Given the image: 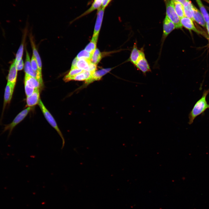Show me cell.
Here are the masks:
<instances>
[{
	"label": "cell",
	"mask_w": 209,
	"mask_h": 209,
	"mask_svg": "<svg viewBox=\"0 0 209 209\" xmlns=\"http://www.w3.org/2000/svg\"><path fill=\"white\" fill-rule=\"evenodd\" d=\"M42 85L36 79L25 74L24 80V86L36 89L39 88Z\"/></svg>",
	"instance_id": "5bb4252c"
},
{
	"label": "cell",
	"mask_w": 209,
	"mask_h": 209,
	"mask_svg": "<svg viewBox=\"0 0 209 209\" xmlns=\"http://www.w3.org/2000/svg\"><path fill=\"white\" fill-rule=\"evenodd\" d=\"M181 22L183 26L189 30H193L196 33H200V32L195 27L193 21L190 19L184 17L180 19Z\"/></svg>",
	"instance_id": "4fadbf2b"
},
{
	"label": "cell",
	"mask_w": 209,
	"mask_h": 209,
	"mask_svg": "<svg viewBox=\"0 0 209 209\" xmlns=\"http://www.w3.org/2000/svg\"><path fill=\"white\" fill-rule=\"evenodd\" d=\"M31 42L33 47V55L35 58L37 63L39 71L42 73V62L40 56L37 51L33 40L31 39Z\"/></svg>",
	"instance_id": "44dd1931"
},
{
	"label": "cell",
	"mask_w": 209,
	"mask_h": 209,
	"mask_svg": "<svg viewBox=\"0 0 209 209\" xmlns=\"http://www.w3.org/2000/svg\"><path fill=\"white\" fill-rule=\"evenodd\" d=\"M206 27L208 33L209 35V22L206 23Z\"/></svg>",
	"instance_id": "e575fe53"
},
{
	"label": "cell",
	"mask_w": 209,
	"mask_h": 209,
	"mask_svg": "<svg viewBox=\"0 0 209 209\" xmlns=\"http://www.w3.org/2000/svg\"><path fill=\"white\" fill-rule=\"evenodd\" d=\"M78 59L76 57L75 58L73 61L71 69H73L77 67V64Z\"/></svg>",
	"instance_id": "1f68e13d"
},
{
	"label": "cell",
	"mask_w": 209,
	"mask_h": 209,
	"mask_svg": "<svg viewBox=\"0 0 209 209\" xmlns=\"http://www.w3.org/2000/svg\"><path fill=\"white\" fill-rule=\"evenodd\" d=\"M102 54L99 50L96 48L92 55L90 61L93 63L97 65L100 61L102 58Z\"/></svg>",
	"instance_id": "cb8c5ba5"
},
{
	"label": "cell",
	"mask_w": 209,
	"mask_h": 209,
	"mask_svg": "<svg viewBox=\"0 0 209 209\" xmlns=\"http://www.w3.org/2000/svg\"><path fill=\"white\" fill-rule=\"evenodd\" d=\"M193 5L189 1L186 2L183 5L185 16L194 21L193 18Z\"/></svg>",
	"instance_id": "e0dca14e"
},
{
	"label": "cell",
	"mask_w": 209,
	"mask_h": 209,
	"mask_svg": "<svg viewBox=\"0 0 209 209\" xmlns=\"http://www.w3.org/2000/svg\"><path fill=\"white\" fill-rule=\"evenodd\" d=\"M25 74L36 79L42 84V74L34 71L32 68L29 55L27 51H26V59L24 66Z\"/></svg>",
	"instance_id": "5b68a950"
},
{
	"label": "cell",
	"mask_w": 209,
	"mask_h": 209,
	"mask_svg": "<svg viewBox=\"0 0 209 209\" xmlns=\"http://www.w3.org/2000/svg\"><path fill=\"white\" fill-rule=\"evenodd\" d=\"M208 2H209V0H208Z\"/></svg>",
	"instance_id": "d590c367"
},
{
	"label": "cell",
	"mask_w": 209,
	"mask_h": 209,
	"mask_svg": "<svg viewBox=\"0 0 209 209\" xmlns=\"http://www.w3.org/2000/svg\"><path fill=\"white\" fill-rule=\"evenodd\" d=\"M31 64L33 70L37 72L41 73L38 67L36 59L34 55H33L31 60Z\"/></svg>",
	"instance_id": "83f0119b"
},
{
	"label": "cell",
	"mask_w": 209,
	"mask_h": 209,
	"mask_svg": "<svg viewBox=\"0 0 209 209\" xmlns=\"http://www.w3.org/2000/svg\"><path fill=\"white\" fill-rule=\"evenodd\" d=\"M111 69V68L104 69L95 71L92 74L91 78L86 85H88L95 81L100 80L103 75L109 72Z\"/></svg>",
	"instance_id": "9a60e30c"
},
{
	"label": "cell",
	"mask_w": 209,
	"mask_h": 209,
	"mask_svg": "<svg viewBox=\"0 0 209 209\" xmlns=\"http://www.w3.org/2000/svg\"><path fill=\"white\" fill-rule=\"evenodd\" d=\"M38 105L47 121L50 125L57 131L61 137L62 140V145L61 149H62L65 145V140L61 132L57 126L55 120L46 108L40 99L39 100Z\"/></svg>",
	"instance_id": "3957f363"
},
{
	"label": "cell",
	"mask_w": 209,
	"mask_h": 209,
	"mask_svg": "<svg viewBox=\"0 0 209 209\" xmlns=\"http://www.w3.org/2000/svg\"><path fill=\"white\" fill-rule=\"evenodd\" d=\"M173 1L179 2L182 4L183 5L186 2L189 1L190 0H172Z\"/></svg>",
	"instance_id": "836d02e7"
},
{
	"label": "cell",
	"mask_w": 209,
	"mask_h": 209,
	"mask_svg": "<svg viewBox=\"0 0 209 209\" xmlns=\"http://www.w3.org/2000/svg\"><path fill=\"white\" fill-rule=\"evenodd\" d=\"M135 66L144 75H146L147 73L151 71L149 66L145 58V54L141 56Z\"/></svg>",
	"instance_id": "ba28073f"
},
{
	"label": "cell",
	"mask_w": 209,
	"mask_h": 209,
	"mask_svg": "<svg viewBox=\"0 0 209 209\" xmlns=\"http://www.w3.org/2000/svg\"><path fill=\"white\" fill-rule=\"evenodd\" d=\"M15 85L12 83L8 82L6 86L4 95V99L2 115L4 109L8 104L10 102L14 92Z\"/></svg>",
	"instance_id": "8992f818"
},
{
	"label": "cell",
	"mask_w": 209,
	"mask_h": 209,
	"mask_svg": "<svg viewBox=\"0 0 209 209\" xmlns=\"http://www.w3.org/2000/svg\"><path fill=\"white\" fill-rule=\"evenodd\" d=\"M36 89L25 86V89L27 96H29L32 95Z\"/></svg>",
	"instance_id": "f1b7e54d"
},
{
	"label": "cell",
	"mask_w": 209,
	"mask_h": 209,
	"mask_svg": "<svg viewBox=\"0 0 209 209\" xmlns=\"http://www.w3.org/2000/svg\"><path fill=\"white\" fill-rule=\"evenodd\" d=\"M39 88L36 89L33 94L27 96L26 103L29 107H32L38 104L39 101Z\"/></svg>",
	"instance_id": "7c38bea8"
},
{
	"label": "cell",
	"mask_w": 209,
	"mask_h": 209,
	"mask_svg": "<svg viewBox=\"0 0 209 209\" xmlns=\"http://www.w3.org/2000/svg\"><path fill=\"white\" fill-rule=\"evenodd\" d=\"M98 36L93 37L90 42L86 46L84 50L89 53L91 55L93 53L96 49Z\"/></svg>",
	"instance_id": "ac0fdd59"
},
{
	"label": "cell",
	"mask_w": 209,
	"mask_h": 209,
	"mask_svg": "<svg viewBox=\"0 0 209 209\" xmlns=\"http://www.w3.org/2000/svg\"><path fill=\"white\" fill-rule=\"evenodd\" d=\"M30 109L31 108L29 107L21 111L17 116L11 123L5 126L3 132V133L6 131H9V137L14 128L24 118Z\"/></svg>",
	"instance_id": "277c9868"
},
{
	"label": "cell",
	"mask_w": 209,
	"mask_h": 209,
	"mask_svg": "<svg viewBox=\"0 0 209 209\" xmlns=\"http://www.w3.org/2000/svg\"><path fill=\"white\" fill-rule=\"evenodd\" d=\"M83 71L77 67L71 69L68 73L65 76L64 80L65 81H69L70 78L81 73Z\"/></svg>",
	"instance_id": "d4e9b609"
},
{
	"label": "cell",
	"mask_w": 209,
	"mask_h": 209,
	"mask_svg": "<svg viewBox=\"0 0 209 209\" xmlns=\"http://www.w3.org/2000/svg\"><path fill=\"white\" fill-rule=\"evenodd\" d=\"M92 55L85 50L81 51L76 57L78 59H84L90 61Z\"/></svg>",
	"instance_id": "484cf974"
},
{
	"label": "cell",
	"mask_w": 209,
	"mask_h": 209,
	"mask_svg": "<svg viewBox=\"0 0 209 209\" xmlns=\"http://www.w3.org/2000/svg\"><path fill=\"white\" fill-rule=\"evenodd\" d=\"M176 28L174 24L166 16L163 22L162 42Z\"/></svg>",
	"instance_id": "52a82bcc"
},
{
	"label": "cell",
	"mask_w": 209,
	"mask_h": 209,
	"mask_svg": "<svg viewBox=\"0 0 209 209\" xmlns=\"http://www.w3.org/2000/svg\"><path fill=\"white\" fill-rule=\"evenodd\" d=\"M15 65L17 71L22 70L24 66L22 59H21L19 62L15 64Z\"/></svg>",
	"instance_id": "f546056e"
},
{
	"label": "cell",
	"mask_w": 209,
	"mask_h": 209,
	"mask_svg": "<svg viewBox=\"0 0 209 209\" xmlns=\"http://www.w3.org/2000/svg\"><path fill=\"white\" fill-rule=\"evenodd\" d=\"M209 93V89L204 91L201 98L197 101L188 115L189 125L192 124L195 118L203 113L206 110L209 109V104L208 103L206 98Z\"/></svg>",
	"instance_id": "6da1fadb"
},
{
	"label": "cell",
	"mask_w": 209,
	"mask_h": 209,
	"mask_svg": "<svg viewBox=\"0 0 209 209\" xmlns=\"http://www.w3.org/2000/svg\"><path fill=\"white\" fill-rule=\"evenodd\" d=\"M102 0H94L93 2L91 7L83 14L78 17L77 18L78 19L91 12L95 9L99 8L102 5Z\"/></svg>",
	"instance_id": "ffe728a7"
},
{
	"label": "cell",
	"mask_w": 209,
	"mask_h": 209,
	"mask_svg": "<svg viewBox=\"0 0 209 209\" xmlns=\"http://www.w3.org/2000/svg\"><path fill=\"white\" fill-rule=\"evenodd\" d=\"M166 16L174 24L176 28L182 29L180 18L175 10L172 0H165Z\"/></svg>",
	"instance_id": "7a4b0ae2"
},
{
	"label": "cell",
	"mask_w": 209,
	"mask_h": 209,
	"mask_svg": "<svg viewBox=\"0 0 209 209\" xmlns=\"http://www.w3.org/2000/svg\"><path fill=\"white\" fill-rule=\"evenodd\" d=\"M17 70L15 60L11 64L7 77L8 82L15 84L17 76Z\"/></svg>",
	"instance_id": "8fae6325"
},
{
	"label": "cell",
	"mask_w": 209,
	"mask_h": 209,
	"mask_svg": "<svg viewBox=\"0 0 209 209\" xmlns=\"http://www.w3.org/2000/svg\"><path fill=\"white\" fill-rule=\"evenodd\" d=\"M89 71L93 73L96 71L97 69V65L92 63L91 61L89 65Z\"/></svg>",
	"instance_id": "4dcf8cb0"
},
{
	"label": "cell",
	"mask_w": 209,
	"mask_h": 209,
	"mask_svg": "<svg viewBox=\"0 0 209 209\" xmlns=\"http://www.w3.org/2000/svg\"><path fill=\"white\" fill-rule=\"evenodd\" d=\"M144 54V53L143 48L138 49L137 44L136 43H134L130 55V61L135 65L140 57Z\"/></svg>",
	"instance_id": "30bf717a"
},
{
	"label": "cell",
	"mask_w": 209,
	"mask_h": 209,
	"mask_svg": "<svg viewBox=\"0 0 209 209\" xmlns=\"http://www.w3.org/2000/svg\"><path fill=\"white\" fill-rule=\"evenodd\" d=\"M173 2L175 11L179 18L181 19L185 17L183 5L179 2L173 1Z\"/></svg>",
	"instance_id": "d6986e66"
},
{
	"label": "cell",
	"mask_w": 209,
	"mask_h": 209,
	"mask_svg": "<svg viewBox=\"0 0 209 209\" xmlns=\"http://www.w3.org/2000/svg\"><path fill=\"white\" fill-rule=\"evenodd\" d=\"M90 62V60L84 59L78 60L77 64V67L83 70L89 71V65Z\"/></svg>",
	"instance_id": "7402d4cb"
},
{
	"label": "cell",
	"mask_w": 209,
	"mask_h": 209,
	"mask_svg": "<svg viewBox=\"0 0 209 209\" xmlns=\"http://www.w3.org/2000/svg\"><path fill=\"white\" fill-rule=\"evenodd\" d=\"M111 0H103L102 3V7L105 9Z\"/></svg>",
	"instance_id": "d6a6232c"
},
{
	"label": "cell",
	"mask_w": 209,
	"mask_h": 209,
	"mask_svg": "<svg viewBox=\"0 0 209 209\" xmlns=\"http://www.w3.org/2000/svg\"><path fill=\"white\" fill-rule=\"evenodd\" d=\"M23 44L20 46L17 53L15 59V64H17L22 59L23 52Z\"/></svg>",
	"instance_id": "4316f807"
},
{
	"label": "cell",
	"mask_w": 209,
	"mask_h": 209,
	"mask_svg": "<svg viewBox=\"0 0 209 209\" xmlns=\"http://www.w3.org/2000/svg\"><path fill=\"white\" fill-rule=\"evenodd\" d=\"M105 9L102 7L98 9L97 17L95 26L93 37L98 36L102 25Z\"/></svg>",
	"instance_id": "9c48e42d"
},
{
	"label": "cell",
	"mask_w": 209,
	"mask_h": 209,
	"mask_svg": "<svg viewBox=\"0 0 209 209\" xmlns=\"http://www.w3.org/2000/svg\"><path fill=\"white\" fill-rule=\"evenodd\" d=\"M193 18L199 24L203 27H206V22L201 12L193 5Z\"/></svg>",
	"instance_id": "2e32d148"
},
{
	"label": "cell",
	"mask_w": 209,
	"mask_h": 209,
	"mask_svg": "<svg viewBox=\"0 0 209 209\" xmlns=\"http://www.w3.org/2000/svg\"><path fill=\"white\" fill-rule=\"evenodd\" d=\"M206 23L209 22V15L201 0H196Z\"/></svg>",
	"instance_id": "603a6c76"
}]
</instances>
